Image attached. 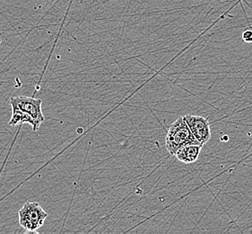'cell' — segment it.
<instances>
[{
	"instance_id": "cell-4",
	"label": "cell",
	"mask_w": 252,
	"mask_h": 234,
	"mask_svg": "<svg viewBox=\"0 0 252 234\" xmlns=\"http://www.w3.org/2000/svg\"><path fill=\"white\" fill-rule=\"evenodd\" d=\"M184 118L194 137L196 138V140L202 146L205 145L211 137V129L209 121L205 117L191 115L185 116Z\"/></svg>"
},
{
	"instance_id": "cell-5",
	"label": "cell",
	"mask_w": 252,
	"mask_h": 234,
	"mask_svg": "<svg viewBox=\"0 0 252 234\" xmlns=\"http://www.w3.org/2000/svg\"><path fill=\"white\" fill-rule=\"evenodd\" d=\"M201 144H189L177 152L176 158L184 164H191L197 161L201 151Z\"/></svg>"
},
{
	"instance_id": "cell-1",
	"label": "cell",
	"mask_w": 252,
	"mask_h": 234,
	"mask_svg": "<svg viewBox=\"0 0 252 234\" xmlns=\"http://www.w3.org/2000/svg\"><path fill=\"white\" fill-rule=\"evenodd\" d=\"M189 144H200L192 134L184 117L178 118L167 131L165 148L170 154L175 155L177 152Z\"/></svg>"
},
{
	"instance_id": "cell-6",
	"label": "cell",
	"mask_w": 252,
	"mask_h": 234,
	"mask_svg": "<svg viewBox=\"0 0 252 234\" xmlns=\"http://www.w3.org/2000/svg\"><path fill=\"white\" fill-rule=\"evenodd\" d=\"M242 39L243 41L247 43H252V26H249L245 28L243 33H242Z\"/></svg>"
},
{
	"instance_id": "cell-3",
	"label": "cell",
	"mask_w": 252,
	"mask_h": 234,
	"mask_svg": "<svg viewBox=\"0 0 252 234\" xmlns=\"http://www.w3.org/2000/svg\"><path fill=\"white\" fill-rule=\"evenodd\" d=\"M10 105L12 108L19 109L22 112L26 113V115L30 116L35 122L37 130L45 120L41 110L42 101L40 99L25 96L11 97Z\"/></svg>"
},
{
	"instance_id": "cell-2",
	"label": "cell",
	"mask_w": 252,
	"mask_h": 234,
	"mask_svg": "<svg viewBox=\"0 0 252 234\" xmlns=\"http://www.w3.org/2000/svg\"><path fill=\"white\" fill-rule=\"evenodd\" d=\"M19 224L28 232H36L40 228L48 217V214L40 204L35 202L26 203L18 213Z\"/></svg>"
}]
</instances>
